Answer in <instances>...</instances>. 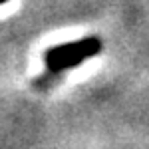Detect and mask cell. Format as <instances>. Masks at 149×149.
Instances as JSON below:
<instances>
[{
  "label": "cell",
  "instance_id": "obj_1",
  "mask_svg": "<svg viewBox=\"0 0 149 149\" xmlns=\"http://www.w3.org/2000/svg\"><path fill=\"white\" fill-rule=\"evenodd\" d=\"M100 50H102V40L97 36H88V38L76 40V42H66L60 46L48 48V52L44 54V62H46L48 70L44 76L36 78L34 86L38 90H48L68 70L78 68L86 60L97 56Z\"/></svg>",
  "mask_w": 149,
  "mask_h": 149
},
{
  "label": "cell",
  "instance_id": "obj_2",
  "mask_svg": "<svg viewBox=\"0 0 149 149\" xmlns=\"http://www.w3.org/2000/svg\"><path fill=\"white\" fill-rule=\"evenodd\" d=\"M4 2H6V0H0V4H4Z\"/></svg>",
  "mask_w": 149,
  "mask_h": 149
}]
</instances>
